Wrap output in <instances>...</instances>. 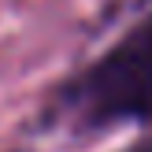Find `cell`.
I'll return each instance as SVG.
<instances>
[{
    "instance_id": "6da1fadb",
    "label": "cell",
    "mask_w": 152,
    "mask_h": 152,
    "mask_svg": "<svg viewBox=\"0 0 152 152\" xmlns=\"http://www.w3.org/2000/svg\"><path fill=\"white\" fill-rule=\"evenodd\" d=\"M71 111L86 126L152 119V11L74 78Z\"/></svg>"
}]
</instances>
